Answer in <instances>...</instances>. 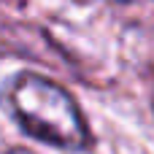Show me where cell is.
Masks as SVG:
<instances>
[{
	"label": "cell",
	"instance_id": "3",
	"mask_svg": "<svg viewBox=\"0 0 154 154\" xmlns=\"http://www.w3.org/2000/svg\"><path fill=\"white\" fill-rule=\"evenodd\" d=\"M152 106H154V92H152Z\"/></svg>",
	"mask_w": 154,
	"mask_h": 154
},
{
	"label": "cell",
	"instance_id": "1",
	"mask_svg": "<svg viewBox=\"0 0 154 154\" xmlns=\"http://www.w3.org/2000/svg\"><path fill=\"white\" fill-rule=\"evenodd\" d=\"M3 103L14 122L35 141L68 152L92 149V130L76 97L38 73H16L3 87Z\"/></svg>",
	"mask_w": 154,
	"mask_h": 154
},
{
	"label": "cell",
	"instance_id": "2",
	"mask_svg": "<svg viewBox=\"0 0 154 154\" xmlns=\"http://www.w3.org/2000/svg\"><path fill=\"white\" fill-rule=\"evenodd\" d=\"M8 154H32V152H30V149H22V146H19V149H8Z\"/></svg>",
	"mask_w": 154,
	"mask_h": 154
}]
</instances>
